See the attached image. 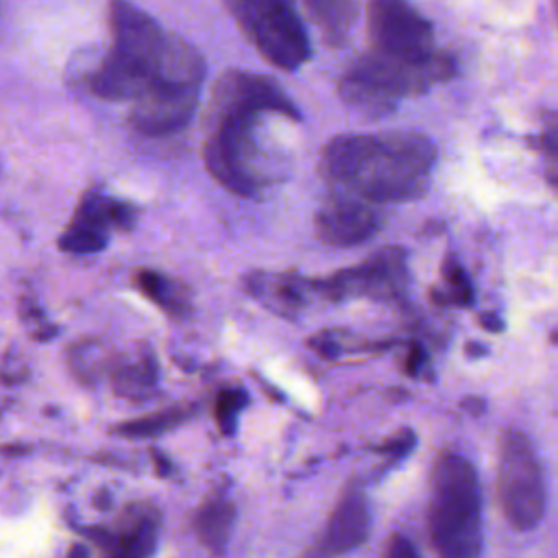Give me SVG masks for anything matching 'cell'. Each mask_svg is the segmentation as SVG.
<instances>
[{
	"label": "cell",
	"mask_w": 558,
	"mask_h": 558,
	"mask_svg": "<svg viewBox=\"0 0 558 558\" xmlns=\"http://www.w3.org/2000/svg\"><path fill=\"white\" fill-rule=\"evenodd\" d=\"M270 118L301 120L270 76L227 70L214 85L203 142L207 172L238 196H255L283 177L288 161L270 137Z\"/></svg>",
	"instance_id": "obj_1"
},
{
	"label": "cell",
	"mask_w": 558,
	"mask_h": 558,
	"mask_svg": "<svg viewBox=\"0 0 558 558\" xmlns=\"http://www.w3.org/2000/svg\"><path fill=\"white\" fill-rule=\"evenodd\" d=\"M436 146L416 131L338 135L318 161L323 179L340 194L368 203H408L427 194Z\"/></svg>",
	"instance_id": "obj_2"
},
{
	"label": "cell",
	"mask_w": 558,
	"mask_h": 558,
	"mask_svg": "<svg viewBox=\"0 0 558 558\" xmlns=\"http://www.w3.org/2000/svg\"><path fill=\"white\" fill-rule=\"evenodd\" d=\"M111 48L87 74L89 94L102 100H137L159 78L172 33L129 0L109 2Z\"/></svg>",
	"instance_id": "obj_3"
},
{
	"label": "cell",
	"mask_w": 558,
	"mask_h": 558,
	"mask_svg": "<svg viewBox=\"0 0 558 558\" xmlns=\"http://www.w3.org/2000/svg\"><path fill=\"white\" fill-rule=\"evenodd\" d=\"M427 525L438 558H480V480L475 466L460 453H445L434 466Z\"/></svg>",
	"instance_id": "obj_4"
},
{
	"label": "cell",
	"mask_w": 558,
	"mask_h": 558,
	"mask_svg": "<svg viewBox=\"0 0 558 558\" xmlns=\"http://www.w3.org/2000/svg\"><path fill=\"white\" fill-rule=\"evenodd\" d=\"M456 63L445 52L425 61H399L379 52L357 57L338 83L342 102L362 116L379 118L397 109L399 100L451 78Z\"/></svg>",
	"instance_id": "obj_5"
},
{
	"label": "cell",
	"mask_w": 558,
	"mask_h": 558,
	"mask_svg": "<svg viewBox=\"0 0 558 558\" xmlns=\"http://www.w3.org/2000/svg\"><path fill=\"white\" fill-rule=\"evenodd\" d=\"M242 35L275 68L294 72L310 54V37L294 0H222Z\"/></svg>",
	"instance_id": "obj_6"
},
{
	"label": "cell",
	"mask_w": 558,
	"mask_h": 558,
	"mask_svg": "<svg viewBox=\"0 0 558 558\" xmlns=\"http://www.w3.org/2000/svg\"><path fill=\"white\" fill-rule=\"evenodd\" d=\"M497 501L517 532L534 530L547 506L543 464L530 438L510 429L504 434L497 458Z\"/></svg>",
	"instance_id": "obj_7"
},
{
	"label": "cell",
	"mask_w": 558,
	"mask_h": 558,
	"mask_svg": "<svg viewBox=\"0 0 558 558\" xmlns=\"http://www.w3.org/2000/svg\"><path fill=\"white\" fill-rule=\"evenodd\" d=\"M408 255L401 246H386L357 266L323 279H310V288L331 301L368 296L377 301L399 299L408 288Z\"/></svg>",
	"instance_id": "obj_8"
},
{
	"label": "cell",
	"mask_w": 558,
	"mask_h": 558,
	"mask_svg": "<svg viewBox=\"0 0 558 558\" xmlns=\"http://www.w3.org/2000/svg\"><path fill=\"white\" fill-rule=\"evenodd\" d=\"M373 50L399 61H425L434 50L432 24L408 0H368Z\"/></svg>",
	"instance_id": "obj_9"
},
{
	"label": "cell",
	"mask_w": 558,
	"mask_h": 558,
	"mask_svg": "<svg viewBox=\"0 0 558 558\" xmlns=\"http://www.w3.org/2000/svg\"><path fill=\"white\" fill-rule=\"evenodd\" d=\"M201 85L157 83L137 98L129 111V124L144 135H170L185 129L198 107Z\"/></svg>",
	"instance_id": "obj_10"
},
{
	"label": "cell",
	"mask_w": 558,
	"mask_h": 558,
	"mask_svg": "<svg viewBox=\"0 0 558 558\" xmlns=\"http://www.w3.org/2000/svg\"><path fill=\"white\" fill-rule=\"evenodd\" d=\"M314 227L318 240L329 246H357L381 229V216L373 203L336 192L318 207Z\"/></svg>",
	"instance_id": "obj_11"
},
{
	"label": "cell",
	"mask_w": 558,
	"mask_h": 558,
	"mask_svg": "<svg viewBox=\"0 0 558 558\" xmlns=\"http://www.w3.org/2000/svg\"><path fill=\"white\" fill-rule=\"evenodd\" d=\"M371 532V514L366 497L360 488L351 486L344 490V495L338 499L329 523L320 536V543L316 549H312V556L305 558H329L340 556L357 547Z\"/></svg>",
	"instance_id": "obj_12"
},
{
	"label": "cell",
	"mask_w": 558,
	"mask_h": 558,
	"mask_svg": "<svg viewBox=\"0 0 558 558\" xmlns=\"http://www.w3.org/2000/svg\"><path fill=\"white\" fill-rule=\"evenodd\" d=\"M318 37L329 48H342L357 22V0H301Z\"/></svg>",
	"instance_id": "obj_13"
},
{
	"label": "cell",
	"mask_w": 558,
	"mask_h": 558,
	"mask_svg": "<svg viewBox=\"0 0 558 558\" xmlns=\"http://www.w3.org/2000/svg\"><path fill=\"white\" fill-rule=\"evenodd\" d=\"M157 545V517L148 508H133L109 545V558H150Z\"/></svg>",
	"instance_id": "obj_14"
},
{
	"label": "cell",
	"mask_w": 558,
	"mask_h": 558,
	"mask_svg": "<svg viewBox=\"0 0 558 558\" xmlns=\"http://www.w3.org/2000/svg\"><path fill=\"white\" fill-rule=\"evenodd\" d=\"M235 521V506L218 495L205 501L198 512L194 514V534L196 538L216 556H220L227 549L231 530Z\"/></svg>",
	"instance_id": "obj_15"
},
{
	"label": "cell",
	"mask_w": 558,
	"mask_h": 558,
	"mask_svg": "<svg viewBox=\"0 0 558 558\" xmlns=\"http://www.w3.org/2000/svg\"><path fill=\"white\" fill-rule=\"evenodd\" d=\"M113 388L124 397H142L157 384V362L148 347L135 357H122L113 366Z\"/></svg>",
	"instance_id": "obj_16"
},
{
	"label": "cell",
	"mask_w": 558,
	"mask_h": 558,
	"mask_svg": "<svg viewBox=\"0 0 558 558\" xmlns=\"http://www.w3.org/2000/svg\"><path fill=\"white\" fill-rule=\"evenodd\" d=\"M135 286L148 301H153L159 310H163L170 316H183L190 310L185 288H181L177 281L157 270H137Z\"/></svg>",
	"instance_id": "obj_17"
},
{
	"label": "cell",
	"mask_w": 558,
	"mask_h": 558,
	"mask_svg": "<svg viewBox=\"0 0 558 558\" xmlns=\"http://www.w3.org/2000/svg\"><path fill=\"white\" fill-rule=\"evenodd\" d=\"M190 414H192V408H170V410L153 412V414L135 418V421H126V423L118 425L113 432H118L126 438H148V436H157V434L179 425Z\"/></svg>",
	"instance_id": "obj_18"
},
{
	"label": "cell",
	"mask_w": 558,
	"mask_h": 558,
	"mask_svg": "<svg viewBox=\"0 0 558 558\" xmlns=\"http://www.w3.org/2000/svg\"><path fill=\"white\" fill-rule=\"evenodd\" d=\"M107 242H109V233L72 220L61 231V235L57 240V246L65 253H72V255H85V253L102 251L107 246Z\"/></svg>",
	"instance_id": "obj_19"
},
{
	"label": "cell",
	"mask_w": 558,
	"mask_h": 558,
	"mask_svg": "<svg viewBox=\"0 0 558 558\" xmlns=\"http://www.w3.org/2000/svg\"><path fill=\"white\" fill-rule=\"evenodd\" d=\"M246 392L242 388H225L216 395V403H214V416L218 423V429L225 436H231L235 432V423L240 412L246 405Z\"/></svg>",
	"instance_id": "obj_20"
},
{
	"label": "cell",
	"mask_w": 558,
	"mask_h": 558,
	"mask_svg": "<svg viewBox=\"0 0 558 558\" xmlns=\"http://www.w3.org/2000/svg\"><path fill=\"white\" fill-rule=\"evenodd\" d=\"M442 277L449 286L447 303H458V305H469L473 301V288L469 277L464 275L462 266L456 262V257H447L442 264Z\"/></svg>",
	"instance_id": "obj_21"
},
{
	"label": "cell",
	"mask_w": 558,
	"mask_h": 558,
	"mask_svg": "<svg viewBox=\"0 0 558 558\" xmlns=\"http://www.w3.org/2000/svg\"><path fill=\"white\" fill-rule=\"evenodd\" d=\"M414 442H416L414 432H412V429H403V432L395 434L390 440L381 442V445L377 447V451H379V453H390V456H405V453L414 447Z\"/></svg>",
	"instance_id": "obj_22"
},
{
	"label": "cell",
	"mask_w": 558,
	"mask_h": 558,
	"mask_svg": "<svg viewBox=\"0 0 558 558\" xmlns=\"http://www.w3.org/2000/svg\"><path fill=\"white\" fill-rule=\"evenodd\" d=\"M386 558H421V556H418V551L414 549V545H412L405 536L395 534V536H390V541H388Z\"/></svg>",
	"instance_id": "obj_23"
},
{
	"label": "cell",
	"mask_w": 558,
	"mask_h": 558,
	"mask_svg": "<svg viewBox=\"0 0 558 558\" xmlns=\"http://www.w3.org/2000/svg\"><path fill=\"white\" fill-rule=\"evenodd\" d=\"M425 364V351L421 344H412L408 355H405V362H403V371L410 375V377H416L418 371L423 368Z\"/></svg>",
	"instance_id": "obj_24"
},
{
	"label": "cell",
	"mask_w": 558,
	"mask_h": 558,
	"mask_svg": "<svg viewBox=\"0 0 558 558\" xmlns=\"http://www.w3.org/2000/svg\"><path fill=\"white\" fill-rule=\"evenodd\" d=\"M310 344H312L320 355H325V357H336V355H338V344H336L331 338H327V336H316V338L310 340Z\"/></svg>",
	"instance_id": "obj_25"
},
{
	"label": "cell",
	"mask_w": 558,
	"mask_h": 558,
	"mask_svg": "<svg viewBox=\"0 0 558 558\" xmlns=\"http://www.w3.org/2000/svg\"><path fill=\"white\" fill-rule=\"evenodd\" d=\"M480 325H482L484 329H488V331H501V329H504L501 318H499L497 314H493V312L480 314Z\"/></svg>",
	"instance_id": "obj_26"
},
{
	"label": "cell",
	"mask_w": 558,
	"mask_h": 558,
	"mask_svg": "<svg viewBox=\"0 0 558 558\" xmlns=\"http://www.w3.org/2000/svg\"><path fill=\"white\" fill-rule=\"evenodd\" d=\"M153 460H155V469H157V473L161 475V477H166L168 473H170V462H168V458H163L159 451L157 453H153Z\"/></svg>",
	"instance_id": "obj_27"
},
{
	"label": "cell",
	"mask_w": 558,
	"mask_h": 558,
	"mask_svg": "<svg viewBox=\"0 0 558 558\" xmlns=\"http://www.w3.org/2000/svg\"><path fill=\"white\" fill-rule=\"evenodd\" d=\"M65 558H87V547L83 543H76V545L70 547Z\"/></svg>",
	"instance_id": "obj_28"
}]
</instances>
